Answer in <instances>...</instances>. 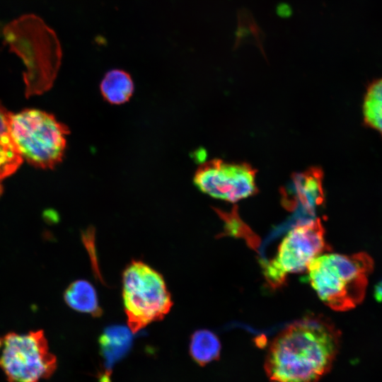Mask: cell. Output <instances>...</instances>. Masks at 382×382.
Returning <instances> with one entry per match:
<instances>
[{"mask_svg": "<svg viewBox=\"0 0 382 382\" xmlns=\"http://www.w3.org/2000/svg\"><path fill=\"white\" fill-rule=\"evenodd\" d=\"M340 332L322 318L291 324L271 342L265 370L271 382H318L332 367Z\"/></svg>", "mask_w": 382, "mask_h": 382, "instance_id": "obj_1", "label": "cell"}, {"mask_svg": "<svg viewBox=\"0 0 382 382\" xmlns=\"http://www.w3.org/2000/svg\"><path fill=\"white\" fill-rule=\"evenodd\" d=\"M374 266V260L364 252L320 255L309 264L307 277L325 305L346 311L363 301Z\"/></svg>", "mask_w": 382, "mask_h": 382, "instance_id": "obj_2", "label": "cell"}, {"mask_svg": "<svg viewBox=\"0 0 382 382\" xmlns=\"http://www.w3.org/2000/svg\"><path fill=\"white\" fill-rule=\"evenodd\" d=\"M122 284L125 313L132 333L162 320L173 306L162 274L141 260H132L125 267Z\"/></svg>", "mask_w": 382, "mask_h": 382, "instance_id": "obj_3", "label": "cell"}, {"mask_svg": "<svg viewBox=\"0 0 382 382\" xmlns=\"http://www.w3.org/2000/svg\"><path fill=\"white\" fill-rule=\"evenodd\" d=\"M11 132L22 157L34 166L50 168L62 161L69 129L52 115L37 110L12 115Z\"/></svg>", "mask_w": 382, "mask_h": 382, "instance_id": "obj_4", "label": "cell"}, {"mask_svg": "<svg viewBox=\"0 0 382 382\" xmlns=\"http://www.w3.org/2000/svg\"><path fill=\"white\" fill-rule=\"evenodd\" d=\"M56 368V357L42 330L9 332L0 338V369L9 382H40Z\"/></svg>", "mask_w": 382, "mask_h": 382, "instance_id": "obj_5", "label": "cell"}, {"mask_svg": "<svg viewBox=\"0 0 382 382\" xmlns=\"http://www.w3.org/2000/svg\"><path fill=\"white\" fill-rule=\"evenodd\" d=\"M28 40L21 35L28 45H11V47L23 59L27 72L24 79L26 95L39 94L52 86L61 62L62 52L55 33L40 19L33 16L23 18Z\"/></svg>", "mask_w": 382, "mask_h": 382, "instance_id": "obj_6", "label": "cell"}, {"mask_svg": "<svg viewBox=\"0 0 382 382\" xmlns=\"http://www.w3.org/2000/svg\"><path fill=\"white\" fill-rule=\"evenodd\" d=\"M325 248L320 221L299 225L284 236L277 255L264 266L266 279L272 286L282 284L288 274L307 270L311 261Z\"/></svg>", "mask_w": 382, "mask_h": 382, "instance_id": "obj_7", "label": "cell"}, {"mask_svg": "<svg viewBox=\"0 0 382 382\" xmlns=\"http://www.w3.org/2000/svg\"><path fill=\"white\" fill-rule=\"evenodd\" d=\"M255 177L256 170L250 164L212 159L198 167L193 182L212 197L236 202L257 192Z\"/></svg>", "mask_w": 382, "mask_h": 382, "instance_id": "obj_8", "label": "cell"}, {"mask_svg": "<svg viewBox=\"0 0 382 382\" xmlns=\"http://www.w3.org/2000/svg\"><path fill=\"white\" fill-rule=\"evenodd\" d=\"M323 181V173L318 167L296 173L283 188L284 199L309 207L321 204L324 198Z\"/></svg>", "mask_w": 382, "mask_h": 382, "instance_id": "obj_9", "label": "cell"}, {"mask_svg": "<svg viewBox=\"0 0 382 382\" xmlns=\"http://www.w3.org/2000/svg\"><path fill=\"white\" fill-rule=\"evenodd\" d=\"M132 332L122 325H112L104 330L99 338L105 374L110 375L114 364L129 350Z\"/></svg>", "mask_w": 382, "mask_h": 382, "instance_id": "obj_10", "label": "cell"}, {"mask_svg": "<svg viewBox=\"0 0 382 382\" xmlns=\"http://www.w3.org/2000/svg\"><path fill=\"white\" fill-rule=\"evenodd\" d=\"M11 115L0 103V180L14 173L23 161L11 135Z\"/></svg>", "mask_w": 382, "mask_h": 382, "instance_id": "obj_11", "label": "cell"}, {"mask_svg": "<svg viewBox=\"0 0 382 382\" xmlns=\"http://www.w3.org/2000/svg\"><path fill=\"white\" fill-rule=\"evenodd\" d=\"M66 304L72 309L100 317L103 311L93 286L86 280L79 279L69 285L64 293Z\"/></svg>", "mask_w": 382, "mask_h": 382, "instance_id": "obj_12", "label": "cell"}, {"mask_svg": "<svg viewBox=\"0 0 382 382\" xmlns=\"http://www.w3.org/2000/svg\"><path fill=\"white\" fill-rule=\"evenodd\" d=\"M134 83L130 75L120 69H112L105 74L100 85L103 98L114 105L127 102L134 93Z\"/></svg>", "mask_w": 382, "mask_h": 382, "instance_id": "obj_13", "label": "cell"}, {"mask_svg": "<svg viewBox=\"0 0 382 382\" xmlns=\"http://www.w3.org/2000/svg\"><path fill=\"white\" fill-rule=\"evenodd\" d=\"M221 342L212 331L202 329L195 331L190 342V354L193 360L200 366L219 359Z\"/></svg>", "mask_w": 382, "mask_h": 382, "instance_id": "obj_14", "label": "cell"}, {"mask_svg": "<svg viewBox=\"0 0 382 382\" xmlns=\"http://www.w3.org/2000/svg\"><path fill=\"white\" fill-rule=\"evenodd\" d=\"M364 123L377 130L382 137V78L368 86L362 106Z\"/></svg>", "mask_w": 382, "mask_h": 382, "instance_id": "obj_15", "label": "cell"}, {"mask_svg": "<svg viewBox=\"0 0 382 382\" xmlns=\"http://www.w3.org/2000/svg\"><path fill=\"white\" fill-rule=\"evenodd\" d=\"M262 32L250 13L245 9L238 12V28L237 30L235 47L239 46L243 40L252 35L257 40V46L262 50Z\"/></svg>", "mask_w": 382, "mask_h": 382, "instance_id": "obj_16", "label": "cell"}, {"mask_svg": "<svg viewBox=\"0 0 382 382\" xmlns=\"http://www.w3.org/2000/svg\"><path fill=\"white\" fill-rule=\"evenodd\" d=\"M83 242L85 244L86 248L88 250L91 255V260H92L93 270L95 272L96 277L101 279L100 270L97 264L96 249L94 244V231L91 228H88L82 235Z\"/></svg>", "mask_w": 382, "mask_h": 382, "instance_id": "obj_17", "label": "cell"}, {"mask_svg": "<svg viewBox=\"0 0 382 382\" xmlns=\"http://www.w3.org/2000/svg\"><path fill=\"white\" fill-rule=\"evenodd\" d=\"M277 11L279 16L282 17H289L291 14V9L288 4H281L278 5Z\"/></svg>", "mask_w": 382, "mask_h": 382, "instance_id": "obj_18", "label": "cell"}, {"mask_svg": "<svg viewBox=\"0 0 382 382\" xmlns=\"http://www.w3.org/2000/svg\"><path fill=\"white\" fill-rule=\"evenodd\" d=\"M374 294L376 300L382 302V280L375 286Z\"/></svg>", "mask_w": 382, "mask_h": 382, "instance_id": "obj_19", "label": "cell"}, {"mask_svg": "<svg viewBox=\"0 0 382 382\" xmlns=\"http://www.w3.org/2000/svg\"><path fill=\"white\" fill-rule=\"evenodd\" d=\"M1 193H2V187H1V185L0 184V195H1Z\"/></svg>", "mask_w": 382, "mask_h": 382, "instance_id": "obj_20", "label": "cell"}]
</instances>
